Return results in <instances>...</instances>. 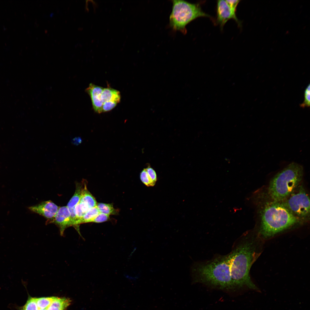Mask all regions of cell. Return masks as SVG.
Here are the masks:
<instances>
[{
    "label": "cell",
    "mask_w": 310,
    "mask_h": 310,
    "mask_svg": "<svg viewBox=\"0 0 310 310\" xmlns=\"http://www.w3.org/2000/svg\"><path fill=\"white\" fill-rule=\"evenodd\" d=\"M117 103L113 102H107L103 103L102 108V113L110 111L115 108Z\"/></svg>",
    "instance_id": "obj_23"
},
{
    "label": "cell",
    "mask_w": 310,
    "mask_h": 310,
    "mask_svg": "<svg viewBox=\"0 0 310 310\" xmlns=\"http://www.w3.org/2000/svg\"><path fill=\"white\" fill-rule=\"evenodd\" d=\"M216 23L222 29L226 23L229 20H235L239 26L241 23L237 18L236 12L230 7L226 0H218L217 4Z\"/></svg>",
    "instance_id": "obj_7"
},
{
    "label": "cell",
    "mask_w": 310,
    "mask_h": 310,
    "mask_svg": "<svg viewBox=\"0 0 310 310\" xmlns=\"http://www.w3.org/2000/svg\"><path fill=\"white\" fill-rule=\"evenodd\" d=\"M59 207L49 200L28 208L31 211L38 214L48 220H52L55 216Z\"/></svg>",
    "instance_id": "obj_9"
},
{
    "label": "cell",
    "mask_w": 310,
    "mask_h": 310,
    "mask_svg": "<svg viewBox=\"0 0 310 310\" xmlns=\"http://www.w3.org/2000/svg\"><path fill=\"white\" fill-rule=\"evenodd\" d=\"M120 92L118 90L111 87L104 88L101 95L103 103L107 102H113L118 104L121 100Z\"/></svg>",
    "instance_id": "obj_12"
},
{
    "label": "cell",
    "mask_w": 310,
    "mask_h": 310,
    "mask_svg": "<svg viewBox=\"0 0 310 310\" xmlns=\"http://www.w3.org/2000/svg\"><path fill=\"white\" fill-rule=\"evenodd\" d=\"M258 235L269 239L301 222L282 202L274 201L266 205L261 215Z\"/></svg>",
    "instance_id": "obj_3"
},
{
    "label": "cell",
    "mask_w": 310,
    "mask_h": 310,
    "mask_svg": "<svg viewBox=\"0 0 310 310\" xmlns=\"http://www.w3.org/2000/svg\"><path fill=\"white\" fill-rule=\"evenodd\" d=\"M103 89L101 86L90 83L86 89V91L90 97L94 111L98 113H102L103 103L101 99V95Z\"/></svg>",
    "instance_id": "obj_10"
},
{
    "label": "cell",
    "mask_w": 310,
    "mask_h": 310,
    "mask_svg": "<svg viewBox=\"0 0 310 310\" xmlns=\"http://www.w3.org/2000/svg\"><path fill=\"white\" fill-rule=\"evenodd\" d=\"M83 183H78L76 184V189L73 196L67 204V207L70 213L71 219L74 224V227L77 231L79 230L77 224V219L74 213L75 207L80 200L83 186Z\"/></svg>",
    "instance_id": "obj_11"
},
{
    "label": "cell",
    "mask_w": 310,
    "mask_h": 310,
    "mask_svg": "<svg viewBox=\"0 0 310 310\" xmlns=\"http://www.w3.org/2000/svg\"><path fill=\"white\" fill-rule=\"evenodd\" d=\"M169 17V24L174 30L184 34L187 32L186 26L190 22L200 17L211 18L204 12L199 4L192 3L183 0H174Z\"/></svg>",
    "instance_id": "obj_5"
},
{
    "label": "cell",
    "mask_w": 310,
    "mask_h": 310,
    "mask_svg": "<svg viewBox=\"0 0 310 310\" xmlns=\"http://www.w3.org/2000/svg\"><path fill=\"white\" fill-rule=\"evenodd\" d=\"M140 178L142 182L148 187L153 186L155 184L150 178L146 168H144L141 172Z\"/></svg>",
    "instance_id": "obj_20"
},
{
    "label": "cell",
    "mask_w": 310,
    "mask_h": 310,
    "mask_svg": "<svg viewBox=\"0 0 310 310\" xmlns=\"http://www.w3.org/2000/svg\"><path fill=\"white\" fill-rule=\"evenodd\" d=\"M99 213L96 206L90 208L82 218L79 219L77 222L78 226L80 224L91 222L92 220Z\"/></svg>",
    "instance_id": "obj_15"
},
{
    "label": "cell",
    "mask_w": 310,
    "mask_h": 310,
    "mask_svg": "<svg viewBox=\"0 0 310 310\" xmlns=\"http://www.w3.org/2000/svg\"><path fill=\"white\" fill-rule=\"evenodd\" d=\"M299 188L282 202L301 222L309 219L310 199L304 189L301 187Z\"/></svg>",
    "instance_id": "obj_6"
},
{
    "label": "cell",
    "mask_w": 310,
    "mask_h": 310,
    "mask_svg": "<svg viewBox=\"0 0 310 310\" xmlns=\"http://www.w3.org/2000/svg\"><path fill=\"white\" fill-rule=\"evenodd\" d=\"M191 273L193 282L222 290L235 289L231 277L229 253L195 262L191 267Z\"/></svg>",
    "instance_id": "obj_2"
},
{
    "label": "cell",
    "mask_w": 310,
    "mask_h": 310,
    "mask_svg": "<svg viewBox=\"0 0 310 310\" xmlns=\"http://www.w3.org/2000/svg\"><path fill=\"white\" fill-rule=\"evenodd\" d=\"M38 310H46V309H39Z\"/></svg>",
    "instance_id": "obj_27"
},
{
    "label": "cell",
    "mask_w": 310,
    "mask_h": 310,
    "mask_svg": "<svg viewBox=\"0 0 310 310\" xmlns=\"http://www.w3.org/2000/svg\"><path fill=\"white\" fill-rule=\"evenodd\" d=\"M147 173L152 181L156 184L157 178L156 174L154 169L150 166L146 168Z\"/></svg>",
    "instance_id": "obj_24"
},
{
    "label": "cell",
    "mask_w": 310,
    "mask_h": 310,
    "mask_svg": "<svg viewBox=\"0 0 310 310\" xmlns=\"http://www.w3.org/2000/svg\"><path fill=\"white\" fill-rule=\"evenodd\" d=\"M96 207L99 213L107 215H116L118 214L117 210L114 208L112 204L98 203L97 204Z\"/></svg>",
    "instance_id": "obj_16"
},
{
    "label": "cell",
    "mask_w": 310,
    "mask_h": 310,
    "mask_svg": "<svg viewBox=\"0 0 310 310\" xmlns=\"http://www.w3.org/2000/svg\"><path fill=\"white\" fill-rule=\"evenodd\" d=\"M110 219L109 215L99 213L91 221V222L101 223L108 221Z\"/></svg>",
    "instance_id": "obj_22"
},
{
    "label": "cell",
    "mask_w": 310,
    "mask_h": 310,
    "mask_svg": "<svg viewBox=\"0 0 310 310\" xmlns=\"http://www.w3.org/2000/svg\"><path fill=\"white\" fill-rule=\"evenodd\" d=\"M55 297H52L36 298L37 305L38 309H46Z\"/></svg>",
    "instance_id": "obj_18"
},
{
    "label": "cell",
    "mask_w": 310,
    "mask_h": 310,
    "mask_svg": "<svg viewBox=\"0 0 310 310\" xmlns=\"http://www.w3.org/2000/svg\"><path fill=\"white\" fill-rule=\"evenodd\" d=\"M46 223H53L59 228L60 235L63 236L65 230L71 226H74L69 211L67 206L59 207L54 217Z\"/></svg>",
    "instance_id": "obj_8"
},
{
    "label": "cell",
    "mask_w": 310,
    "mask_h": 310,
    "mask_svg": "<svg viewBox=\"0 0 310 310\" xmlns=\"http://www.w3.org/2000/svg\"><path fill=\"white\" fill-rule=\"evenodd\" d=\"M263 240L258 234H245L229 253L231 277L235 289L245 288L261 292L252 281L249 272L261 253Z\"/></svg>",
    "instance_id": "obj_1"
},
{
    "label": "cell",
    "mask_w": 310,
    "mask_h": 310,
    "mask_svg": "<svg viewBox=\"0 0 310 310\" xmlns=\"http://www.w3.org/2000/svg\"><path fill=\"white\" fill-rule=\"evenodd\" d=\"M230 7L234 11L236 12L237 6L240 0H226Z\"/></svg>",
    "instance_id": "obj_25"
},
{
    "label": "cell",
    "mask_w": 310,
    "mask_h": 310,
    "mask_svg": "<svg viewBox=\"0 0 310 310\" xmlns=\"http://www.w3.org/2000/svg\"><path fill=\"white\" fill-rule=\"evenodd\" d=\"M82 140L81 137H76L73 139L71 141L73 144L75 145H78L81 143Z\"/></svg>",
    "instance_id": "obj_26"
},
{
    "label": "cell",
    "mask_w": 310,
    "mask_h": 310,
    "mask_svg": "<svg viewBox=\"0 0 310 310\" xmlns=\"http://www.w3.org/2000/svg\"><path fill=\"white\" fill-rule=\"evenodd\" d=\"M79 202L85 203L90 208L96 206L97 204L95 198L88 190L85 183H84Z\"/></svg>",
    "instance_id": "obj_14"
},
{
    "label": "cell",
    "mask_w": 310,
    "mask_h": 310,
    "mask_svg": "<svg viewBox=\"0 0 310 310\" xmlns=\"http://www.w3.org/2000/svg\"><path fill=\"white\" fill-rule=\"evenodd\" d=\"M36 298L30 297L22 310H38Z\"/></svg>",
    "instance_id": "obj_19"
},
{
    "label": "cell",
    "mask_w": 310,
    "mask_h": 310,
    "mask_svg": "<svg viewBox=\"0 0 310 310\" xmlns=\"http://www.w3.org/2000/svg\"><path fill=\"white\" fill-rule=\"evenodd\" d=\"M303 175L302 166L294 162L277 174L268 188V193L273 201L282 202L287 198L298 187Z\"/></svg>",
    "instance_id": "obj_4"
},
{
    "label": "cell",
    "mask_w": 310,
    "mask_h": 310,
    "mask_svg": "<svg viewBox=\"0 0 310 310\" xmlns=\"http://www.w3.org/2000/svg\"><path fill=\"white\" fill-rule=\"evenodd\" d=\"M71 302L69 298L55 297L46 310H66Z\"/></svg>",
    "instance_id": "obj_13"
},
{
    "label": "cell",
    "mask_w": 310,
    "mask_h": 310,
    "mask_svg": "<svg viewBox=\"0 0 310 310\" xmlns=\"http://www.w3.org/2000/svg\"><path fill=\"white\" fill-rule=\"evenodd\" d=\"M310 85L309 84L304 92V100L303 102L300 105L302 108L309 107L310 104Z\"/></svg>",
    "instance_id": "obj_21"
},
{
    "label": "cell",
    "mask_w": 310,
    "mask_h": 310,
    "mask_svg": "<svg viewBox=\"0 0 310 310\" xmlns=\"http://www.w3.org/2000/svg\"><path fill=\"white\" fill-rule=\"evenodd\" d=\"M90 208L87 204L80 202L75 206L74 212L77 219V224H77L78 220L83 216Z\"/></svg>",
    "instance_id": "obj_17"
}]
</instances>
